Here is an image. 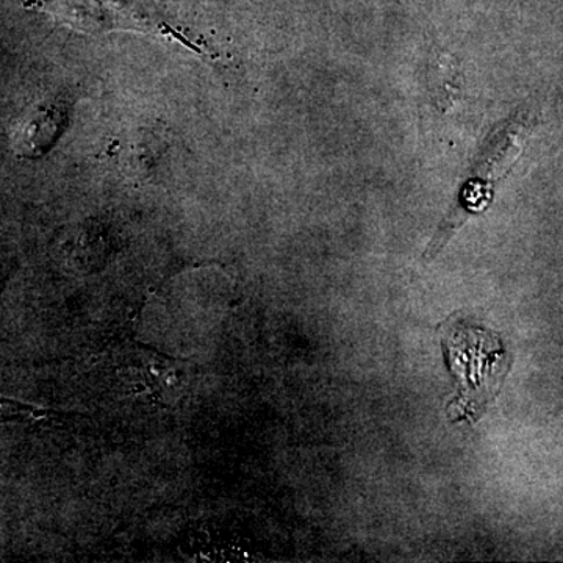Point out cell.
<instances>
[{"label":"cell","mask_w":563,"mask_h":563,"mask_svg":"<svg viewBox=\"0 0 563 563\" xmlns=\"http://www.w3.org/2000/svg\"><path fill=\"white\" fill-rule=\"evenodd\" d=\"M450 332L453 333H446L448 355L455 376L465 384L462 396L472 404V412H481V406L490 401L496 385L501 384L506 374V369H493V366H506L501 342L493 333L462 324H455Z\"/></svg>","instance_id":"cell-1"},{"label":"cell","mask_w":563,"mask_h":563,"mask_svg":"<svg viewBox=\"0 0 563 563\" xmlns=\"http://www.w3.org/2000/svg\"><path fill=\"white\" fill-rule=\"evenodd\" d=\"M70 103L65 96H54L33 106L18 122L11 135L14 154L36 158L52 150L68 124Z\"/></svg>","instance_id":"cell-2"},{"label":"cell","mask_w":563,"mask_h":563,"mask_svg":"<svg viewBox=\"0 0 563 563\" xmlns=\"http://www.w3.org/2000/svg\"><path fill=\"white\" fill-rule=\"evenodd\" d=\"M55 415L57 413L43 409V407L0 396V424L40 421L47 417H55Z\"/></svg>","instance_id":"cell-3"}]
</instances>
